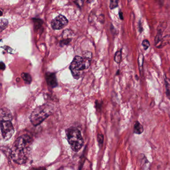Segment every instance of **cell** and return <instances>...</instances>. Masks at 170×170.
<instances>
[{
	"label": "cell",
	"instance_id": "18",
	"mask_svg": "<svg viewBox=\"0 0 170 170\" xmlns=\"http://www.w3.org/2000/svg\"><path fill=\"white\" fill-rule=\"evenodd\" d=\"M142 45L143 47H144V50L146 51V50H148V48L150 46V42H149V41L148 39H144L142 42Z\"/></svg>",
	"mask_w": 170,
	"mask_h": 170
},
{
	"label": "cell",
	"instance_id": "13",
	"mask_svg": "<svg viewBox=\"0 0 170 170\" xmlns=\"http://www.w3.org/2000/svg\"><path fill=\"white\" fill-rule=\"evenodd\" d=\"M22 78L24 80L25 83L30 84L32 82V78L30 74L27 73H23L21 74Z\"/></svg>",
	"mask_w": 170,
	"mask_h": 170
},
{
	"label": "cell",
	"instance_id": "4",
	"mask_svg": "<svg viewBox=\"0 0 170 170\" xmlns=\"http://www.w3.org/2000/svg\"><path fill=\"white\" fill-rule=\"evenodd\" d=\"M29 153V149L20 148L13 146L11 151V159L17 164H24L27 161L28 155Z\"/></svg>",
	"mask_w": 170,
	"mask_h": 170
},
{
	"label": "cell",
	"instance_id": "25",
	"mask_svg": "<svg viewBox=\"0 0 170 170\" xmlns=\"http://www.w3.org/2000/svg\"><path fill=\"white\" fill-rule=\"evenodd\" d=\"M76 3L78 5L81 6H83V0H76Z\"/></svg>",
	"mask_w": 170,
	"mask_h": 170
},
{
	"label": "cell",
	"instance_id": "12",
	"mask_svg": "<svg viewBox=\"0 0 170 170\" xmlns=\"http://www.w3.org/2000/svg\"><path fill=\"white\" fill-rule=\"evenodd\" d=\"M122 50H120L116 51L114 55V60L117 64H120L121 62L122 61Z\"/></svg>",
	"mask_w": 170,
	"mask_h": 170
},
{
	"label": "cell",
	"instance_id": "27",
	"mask_svg": "<svg viewBox=\"0 0 170 170\" xmlns=\"http://www.w3.org/2000/svg\"><path fill=\"white\" fill-rule=\"evenodd\" d=\"M119 70H118V71H117V73H116V75H119Z\"/></svg>",
	"mask_w": 170,
	"mask_h": 170
},
{
	"label": "cell",
	"instance_id": "6",
	"mask_svg": "<svg viewBox=\"0 0 170 170\" xmlns=\"http://www.w3.org/2000/svg\"><path fill=\"white\" fill-rule=\"evenodd\" d=\"M167 27V23L166 22H162L159 24L157 29V34L155 38V46H157L159 43L160 45L158 46L157 48H161L163 47L162 45L164 42V38H163V34L165 29Z\"/></svg>",
	"mask_w": 170,
	"mask_h": 170
},
{
	"label": "cell",
	"instance_id": "26",
	"mask_svg": "<svg viewBox=\"0 0 170 170\" xmlns=\"http://www.w3.org/2000/svg\"><path fill=\"white\" fill-rule=\"evenodd\" d=\"M119 16L120 19L121 20H124L123 13H122V11H119Z\"/></svg>",
	"mask_w": 170,
	"mask_h": 170
},
{
	"label": "cell",
	"instance_id": "24",
	"mask_svg": "<svg viewBox=\"0 0 170 170\" xmlns=\"http://www.w3.org/2000/svg\"><path fill=\"white\" fill-rule=\"evenodd\" d=\"M0 67H1V70H4L5 69V65L4 62H2V61H1V64H0Z\"/></svg>",
	"mask_w": 170,
	"mask_h": 170
},
{
	"label": "cell",
	"instance_id": "10",
	"mask_svg": "<svg viewBox=\"0 0 170 170\" xmlns=\"http://www.w3.org/2000/svg\"><path fill=\"white\" fill-rule=\"evenodd\" d=\"M12 119L11 112L6 108H2L1 110V121H11Z\"/></svg>",
	"mask_w": 170,
	"mask_h": 170
},
{
	"label": "cell",
	"instance_id": "17",
	"mask_svg": "<svg viewBox=\"0 0 170 170\" xmlns=\"http://www.w3.org/2000/svg\"><path fill=\"white\" fill-rule=\"evenodd\" d=\"M119 0H110V5L109 7L111 10L117 8L118 6Z\"/></svg>",
	"mask_w": 170,
	"mask_h": 170
},
{
	"label": "cell",
	"instance_id": "23",
	"mask_svg": "<svg viewBox=\"0 0 170 170\" xmlns=\"http://www.w3.org/2000/svg\"><path fill=\"white\" fill-rule=\"evenodd\" d=\"M101 104L102 103H99L98 102H97V101H95V104H96V108L97 109H100L101 107Z\"/></svg>",
	"mask_w": 170,
	"mask_h": 170
},
{
	"label": "cell",
	"instance_id": "11",
	"mask_svg": "<svg viewBox=\"0 0 170 170\" xmlns=\"http://www.w3.org/2000/svg\"><path fill=\"white\" fill-rule=\"evenodd\" d=\"M144 132V128L139 121H136L134 125V133L136 134H141Z\"/></svg>",
	"mask_w": 170,
	"mask_h": 170
},
{
	"label": "cell",
	"instance_id": "2",
	"mask_svg": "<svg viewBox=\"0 0 170 170\" xmlns=\"http://www.w3.org/2000/svg\"><path fill=\"white\" fill-rule=\"evenodd\" d=\"M52 111V108L50 106L47 105L39 106L32 112L29 119L33 125L37 126L51 115Z\"/></svg>",
	"mask_w": 170,
	"mask_h": 170
},
{
	"label": "cell",
	"instance_id": "16",
	"mask_svg": "<svg viewBox=\"0 0 170 170\" xmlns=\"http://www.w3.org/2000/svg\"><path fill=\"white\" fill-rule=\"evenodd\" d=\"M144 62V56L143 53H140L139 54L138 57V64L139 67L140 69L141 70L142 69L143 65Z\"/></svg>",
	"mask_w": 170,
	"mask_h": 170
},
{
	"label": "cell",
	"instance_id": "5",
	"mask_svg": "<svg viewBox=\"0 0 170 170\" xmlns=\"http://www.w3.org/2000/svg\"><path fill=\"white\" fill-rule=\"evenodd\" d=\"M2 135L5 141L8 140L14 134V128L11 121H1Z\"/></svg>",
	"mask_w": 170,
	"mask_h": 170
},
{
	"label": "cell",
	"instance_id": "15",
	"mask_svg": "<svg viewBox=\"0 0 170 170\" xmlns=\"http://www.w3.org/2000/svg\"><path fill=\"white\" fill-rule=\"evenodd\" d=\"M8 25V20L5 19H2L1 20V23H0V29H1V32L5 29L6 28Z\"/></svg>",
	"mask_w": 170,
	"mask_h": 170
},
{
	"label": "cell",
	"instance_id": "8",
	"mask_svg": "<svg viewBox=\"0 0 170 170\" xmlns=\"http://www.w3.org/2000/svg\"><path fill=\"white\" fill-rule=\"evenodd\" d=\"M69 23L65 17L62 15H60L51 22V26L53 29H60L65 28Z\"/></svg>",
	"mask_w": 170,
	"mask_h": 170
},
{
	"label": "cell",
	"instance_id": "22",
	"mask_svg": "<svg viewBox=\"0 0 170 170\" xmlns=\"http://www.w3.org/2000/svg\"><path fill=\"white\" fill-rule=\"evenodd\" d=\"M138 28L139 30V32L141 33L143 31V28L142 25V23H141V20H140L139 22Z\"/></svg>",
	"mask_w": 170,
	"mask_h": 170
},
{
	"label": "cell",
	"instance_id": "14",
	"mask_svg": "<svg viewBox=\"0 0 170 170\" xmlns=\"http://www.w3.org/2000/svg\"><path fill=\"white\" fill-rule=\"evenodd\" d=\"M164 81H165V88H166V94L168 98L170 100V86L169 83L167 80L166 76L165 75L164 78Z\"/></svg>",
	"mask_w": 170,
	"mask_h": 170
},
{
	"label": "cell",
	"instance_id": "21",
	"mask_svg": "<svg viewBox=\"0 0 170 170\" xmlns=\"http://www.w3.org/2000/svg\"><path fill=\"white\" fill-rule=\"evenodd\" d=\"M97 139L99 143L102 144L103 141H104V136H103V135L100 134L98 135Z\"/></svg>",
	"mask_w": 170,
	"mask_h": 170
},
{
	"label": "cell",
	"instance_id": "28",
	"mask_svg": "<svg viewBox=\"0 0 170 170\" xmlns=\"http://www.w3.org/2000/svg\"><path fill=\"white\" fill-rule=\"evenodd\" d=\"M127 1H128V2L129 3H130V2H131L132 0H127Z\"/></svg>",
	"mask_w": 170,
	"mask_h": 170
},
{
	"label": "cell",
	"instance_id": "19",
	"mask_svg": "<svg viewBox=\"0 0 170 170\" xmlns=\"http://www.w3.org/2000/svg\"><path fill=\"white\" fill-rule=\"evenodd\" d=\"M34 26L36 29H38L40 28L42 24V21L41 20L34 19Z\"/></svg>",
	"mask_w": 170,
	"mask_h": 170
},
{
	"label": "cell",
	"instance_id": "20",
	"mask_svg": "<svg viewBox=\"0 0 170 170\" xmlns=\"http://www.w3.org/2000/svg\"><path fill=\"white\" fill-rule=\"evenodd\" d=\"M71 38H66V39H64L60 42V45L61 47H63V46H65V45H69V43L71 42Z\"/></svg>",
	"mask_w": 170,
	"mask_h": 170
},
{
	"label": "cell",
	"instance_id": "3",
	"mask_svg": "<svg viewBox=\"0 0 170 170\" xmlns=\"http://www.w3.org/2000/svg\"><path fill=\"white\" fill-rule=\"evenodd\" d=\"M66 133L67 140L72 150L74 152L80 150L83 145V140L80 131L75 127H70L66 130Z\"/></svg>",
	"mask_w": 170,
	"mask_h": 170
},
{
	"label": "cell",
	"instance_id": "7",
	"mask_svg": "<svg viewBox=\"0 0 170 170\" xmlns=\"http://www.w3.org/2000/svg\"><path fill=\"white\" fill-rule=\"evenodd\" d=\"M32 142V138L28 135H23L18 138L13 146L20 148H28Z\"/></svg>",
	"mask_w": 170,
	"mask_h": 170
},
{
	"label": "cell",
	"instance_id": "1",
	"mask_svg": "<svg viewBox=\"0 0 170 170\" xmlns=\"http://www.w3.org/2000/svg\"><path fill=\"white\" fill-rule=\"evenodd\" d=\"M92 59L76 56L70 65L69 69L73 77L76 79L80 78L83 71L89 67Z\"/></svg>",
	"mask_w": 170,
	"mask_h": 170
},
{
	"label": "cell",
	"instance_id": "9",
	"mask_svg": "<svg viewBox=\"0 0 170 170\" xmlns=\"http://www.w3.org/2000/svg\"><path fill=\"white\" fill-rule=\"evenodd\" d=\"M46 81L47 82V84L50 87L52 88H55L58 85L57 79L56 77V74L54 73H47L45 75Z\"/></svg>",
	"mask_w": 170,
	"mask_h": 170
}]
</instances>
